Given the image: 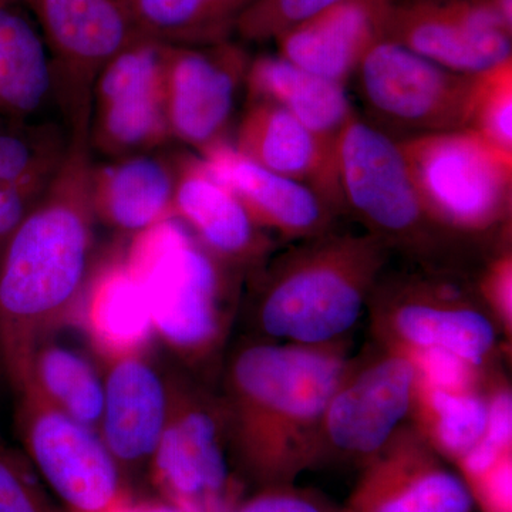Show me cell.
I'll list each match as a JSON object with an SVG mask.
<instances>
[{"mask_svg": "<svg viewBox=\"0 0 512 512\" xmlns=\"http://www.w3.org/2000/svg\"><path fill=\"white\" fill-rule=\"evenodd\" d=\"M92 151L69 138L42 200L0 247V363L13 389L30 357L72 322L94 272Z\"/></svg>", "mask_w": 512, "mask_h": 512, "instance_id": "cell-1", "label": "cell"}, {"mask_svg": "<svg viewBox=\"0 0 512 512\" xmlns=\"http://www.w3.org/2000/svg\"><path fill=\"white\" fill-rule=\"evenodd\" d=\"M348 342L308 346L244 336L225 352L217 393L232 461L259 483L291 484L315 466L323 414L349 362Z\"/></svg>", "mask_w": 512, "mask_h": 512, "instance_id": "cell-2", "label": "cell"}, {"mask_svg": "<svg viewBox=\"0 0 512 512\" xmlns=\"http://www.w3.org/2000/svg\"><path fill=\"white\" fill-rule=\"evenodd\" d=\"M367 232H336L293 242L249 275L239 313L247 336L325 346L348 342L390 261Z\"/></svg>", "mask_w": 512, "mask_h": 512, "instance_id": "cell-3", "label": "cell"}, {"mask_svg": "<svg viewBox=\"0 0 512 512\" xmlns=\"http://www.w3.org/2000/svg\"><path fill=\"white\" fill-rule=\"evenodd\" d=\"M123 259L146 295L156 338L201 382L220 376L247 278L175 218L134 235Z\"/></svg>", "mask_w": 512, "mask_h": 512, "instance_id": "cell-4", "label": "cell"}, {"mask_svg": "<svg viewBox=\"0 0 512 512\" xmlns=\"http://www.w3.org/2000/svg\"><path fill=\"white\" fill-rule=\"evenodd\" d=\"M342 211L412 266L463 272L480 242L437 224L414 190L397 140L360 119H350L336 140Z\"/></svg>", "mask_w": 512, "mask_h": 512, "instance_id": "cell-5", "label": "cell"}, {"mask_svg": "<svg viewBox=\"0 0 512 512\" xmlns=\"http://www.w3.org/2000/svg\"><path fill=\"white\" fill-rule=\"evenodd\" d=\"M366 312L373 342L407 355L441 350L493 370L505 349L497 320L463 272L412 265L384 271Z\"/></svg>", "mask_w": 512, "mask_h": 512, "instance_id": "cell-6", "label": "cell"}, {"mask_svg": "<svg viewBox=\"0 0 512 512\" xmlns=\"http://www.w3.org/2000/svg\"><path fill=\"white\" fill-rule=\"evenodd\" d=\"M424 210L458 237L483 242L510 225L512 153L471 128L397 140Z\"/></svg>", "mask_w": 512, "mask_h": 512, "instance_id": "cell-7", "label": "cell"}, {"mask_svg": "<svg viewBox=\"0 0 512 512\" xmlns=\"http://www.w3.org/2000/svg\"><path fill=\"white\" fill-rule=\"evenodd\" d=\"M170 373V410L150 461L164 500L201 512H232L237 498L227 420L217 390Z\"/></svg>", "mask_w": 512, "mask_h": 512, "instance_id": "cell-8", "label": "cell"}, {"mask_svg": "<svg viewBox=\"0 0 512 512\" xmlns=\"http://www.w3.org/2000/svg\"><path fill=\"white\" fill-rule=\"evenodd\" d=\"M419 382L412 356L373 340L350 356L323 414L315 464L365 467L409 421Z\"/></svg>", "mask_w": 512, "mask_h": 512, "instance_id": "cell-9", "label": "cell"}, {"mask_svg": "<svg viewBox=\"0 0 512 512\" xmlns=\"http://www.w3.org/2000/svg\"><path fill=\"white\" fill-rule=\"evenodd\" d=\"M40 26L53 103L69 138L89 140L94 83L101 69L137 39L123 0H25Z\"/></svg>", "mask_w": 512, "mask_h": 512, "instance_id": "cell-10", "label": "cell"}, {"mask_svg": "<svg viewBox=\"0 0 512 512\" xmlns=\"http://www.w3.org/2000/svg\"><path fill=\"white\" fill-rule=\"evenodd\" d=\"M16 426L26 458L70 512H104L126 498L123 470L99 431L16 390Z\"/></svg>", "mask_w": 512, "mask_h": 512, "instance_id": "cell-11", "label": "cell"}, {"mask_svg": "<svg viewBox=\"0 0 512 512\" xmlns=\"http://www.w3.org/2000/svg\"><path fill=\"white\" fill-rule=\"evenodd\" d=\"M355 74L369 113L406 137L467 128L474 74L450 72L392 40L373 47Z\"/></svg>", "mask_w": 512, "mask_h": 512, "instance_id": "cell-12", "label": "cell"}, {"mask_svg": "<svg viewBox=\"0 0 512 512\" xmlns=\"http://www.w3.org/2000/svg\"><path fill=\"white\" fill-rule=\"evenodd\" d=\"M167 43L138 36L101 69L90 111V151L109 160L154 153L170 143L164 109Z\"/></svg>", "mask_w": 512, "mask_h": 512, "instance_id": "cell-13", "label": "cell"}, {"mask_svg": "<svg viewBox=\"0 0 512 512\" xmlns=\"http://www.w3.org/2000/svg\"><path fill=\"white\" fill-rule=\"evenodd\" d=\"M251 60L231 40L204 46L167 45L164 109L171 138L198 156L225 143Z\"/></svg>", "mask_w": 512, "mask_h": 512, "instance_id": "cell-14", "label": "cell"}, {"mask_svg": "<svg viewBox=\"0 0 512 512\" xmlns=\"http://www.w3.org/2000/svg\"><path fill=\"white\" fill-rule=\"evenodd\" d=\"M511 35L484 0H404L394 5L387 40L473 76L512 57Z\"/></svg>", "mask_w": 512, "mask_h": 512, "instance_id": "cell-15", "label": "cell"}, {"mask_svg": "<svg viewBox=\"0 0 512 512\" xmlns=\"http://www.w3.org/2000/svg\"><path fill=\"white\" fill-rule=\"evenodd\" d=\"M464 478L407 421L365 466L345 512H473Z\"/></svg>", "mask_w": 512, "mask_h": 512, "instance_id": "cell-16", "label": "cell"}, {"mask_svg": "<svg viewBox=\"0 0 512 512\" xmlns=\"http://www.w3.org/2000/svg\"><path fill=\"white\" fill-rule=\"evenodd\" d=\"M174 218L222 265L245 276L274 255L276 242L200 156L178 154Z\"/></svg>", "mask_w": 512, "mask_h": 512, "instance_id": "cell-17", "label": "cell"}, {"mask_svg": "<svg viewBox=\"0 0 512 512\" xmlns=\"http://www.w3.org/2000/svg\"><path fill=\"white\" fill-rule=\"evenodd\" d=\"M97 431L121 470L150 466L170 410V373L146 353L103 362Z\"/></svg>", "mask_w": 512, "mask_h": 512, "instance_id": "cell-18", "label": "cell"}, {"mask_svg": "<svg viewBox=\"0 0 512 512\" xmlns=\"http://www.w3.org/2000/svg\"><path fill=\"white\" fill-rule=\"evenodd\" d=\"M200 157L268 234L298 242L333 228L338 212L322 195L248 160L228 141Z\"/></svg>", "mask_w": 512, "mask_h": 512, "instance_id": "cell-19", "label": "cell"}, {"mask_svg": "<svg viewBox=\"0 0 512 512\" xmlns=\"http://www.w3.org/2000/svg\"><path fill=\"white\" fill-rule=\"evenodd\" d=\"M396 0H338L275 40L279 56L316 76L348 83L389 35Z\"/></svg>", "mask_w": 512, "mask_h": 512, "instance_id": "cell-20", "label": "cell"}, {"mask_svg": "<svg viewBox=\"0 0 512 512\" xmlns=\"http://www.w3.org/2000/svg\"><path fill=\"white\" fill-rule=\"evenodd\" d=\"M248 160L308 185L342 211L336 168V144L323 140L282 107L248 101L232 144Z\"/></svg>", "mask_w": 512, "mask_h": 512, "instance_id": "cell-21", "label": "cell"}, {"mask_svg": "<svg viewBox=\"0 0 512 512\" xmlns=\"http://www.w3.org/2000/svg\"><path fill=\"white\" fill-rule=\"evenodd\" d=\"M177 164L154 153L109 160L92 167L96 221L124 235L141 234L174 218Z\"/></svg>", "mask_w": 512, "mask_h": 512, "instance_id": "cell-22", "label": "cell"}, {"mask_svg": "<svg viewBox=\"0 0 512 512\" xmlns=\"http://www.w3.org/2000/svg\"><path fill=\"white\" fill-rule=\"evenodd\" d=\"M67 148L59 124L0 120V247L42 200Z\"/></svg>", "mask_w": 512, "mask_h": 512, "instance_id": "cell-23", "label": "cell"}, {"mask_svg": "<svg viewBox=\"0 0 512 512\" xmlns=\"http://www.w3.org/2000/svg\"><path fill=\"white\" fill-rule=\"evenodd\" d=\"M74 320L101 362L146 353L156 339L146 295L123 256L93 272Z\"/></svg>", "mask_w": 512, "mask_h": 512, "instance_id": "cell-24", "label": "cell"}, {"mask_svg": "<svg viewBox=\"0 0 512 512\" xmlns=\"http://www.w3.org/2000/svg\"><path fill=\"white\" fill-rule=\"evenodd\" d=\"M245 87L248 101L282 107L332 144L356 114L345 84L316 76L279 55L251 60Z\"/></svg>", "mask_w": 512, "mask_h": 512, "instance_id": "cell-25", "label": "cell"}, {"mask_svg": "<svg viewBox=\"0 0 512 512\" xmlns=\"http://www.w3.org/2000/svg\"><path fill=\"white\" fill-rule=\"evenodd\" d=\"M52 104V66L42 33L13 3L0 5V117L28 123Z\"/></svg>", "mask_w": 512, "mask_h": 512, "instance_id": "cell-26", "label": "cell"}, {"mask_svg": "<svg viewBox=\"0 0 512 512\" xmlns=\"http://www.w3.org/2000/svg\"><path fill=\"white\" fill-rule=\"evenodd\" d=\"M33 390L46 403L97 430L103 410V370L82 350L53 342L40 343L16 390Z\"/></svg>", "mask_w": 512, "mask_h": 512, "instance_id": "cell-27", "label": "cell"}, {"mask_svg": "<svg viewBox=\"0 0 512 512\" xmlns=\"http://www.w3.org/2000/svg\"><path fill=\"white\" fill-rule=\"evenodd\" d=\"M487 420L484 389H441L420 376L409 423L441 457L458 463L483 439Z\"/></svg>", "mask_w": 512, "mask_h": 512, "instance_id": "cell-28", "label": "cell"}, {"mask_svg": "<svg viewBox=\"0 0 512 512\" xmlns=\"http://www.w3.org/2000/svg\"><path fill=\"white\" fill-rule=\"evenodd\" d=\"M123 5L138 35L167 45L225 42L237 23L215 0H123Z\"/></svg>", "mask_w": 512, "mask_h": 512, "instance_id": "cell-29", "label": "cell"}, {"mask_svg": "<svg viewBox=\"0 0 512 512\" xmlns=\"http://www.w3.org/2000/svg\"><path fill=\"white\" fill-rule=\"evenodd\" d=\"M467 128L512 153V57L474 74Z\"/></svg>", "mask_w": 512, "mask_h": 512, "instance_id": "cell-30", "label": "cell"}, {"mask_svg": "<svg viewBox=\"0 0 512 512\" xmlns=\"http://www.w3.org/2000/svg\"><path fill=\"white\" fill-rule=\"evenodd\" d=\"M338 0H252L235 23V33L248 42L276 40L308 22Z\"/></svg>", "mask_w": 512, "mask_h": 512, "instance_id": "cell-31", "label": "cell"}, {"mask_svg": "<svg viewBox=\"0 0 512 512\" xmlns=\"http://www.w3.org/2000/svg\"><path fill=\"white\" fill-rule=\"evenodd\" d=\"M0 512H59L47 500L28 458L0 439Z\"/></svg>", "mask_w": 512, "mask_h": 512, "instance_id": "cell-32", "label": "cell"}, {"mask_svg": "<svg viewBox=\"0 0 512 512\" xmlns=\"http://www.w3.org/2000/svg\"><path fill=\"white\" fill-rule=\"evenodd\" d=\"M478 295L488 311L493 313L505 340L511 342L512 333V251L507 244L485 259L483 269L477 276Z\"/></svg>", "mask_w": 512, "mask_h": 512, "instance_id": "cell-33", "label": "cell"}, {"mask_svg": "<svg viewBox=\"0 0 512 512\" xmlns=\"http://www.w3.org/2000/svg\"><path fill=\"white\" fill-rule=\"evenodd\" d=\"M262 493L237 504L232 512H338L328 504L305 491L295 490L291 484L265 485ZM345 512V511H340Z\"/></svg>", "mask_w": 512, "mask_h": 512, "instance_id": "cell-34", "label": "cell"}, {"mask_svg": "<svg viewBox=\"0 0 512 512\" xmlns=\"http://www.w3.org/2000/svg\"><path fill=\"white\" fill-rule=\"evenodd\" d=\"M512 457L505 454L490 470L468 483L484 512H511Z\"/></svg>", "mask_w": 512, "mask_h": 512, "instance_id": "cell-35", "label": "cell"}, {"mask_svg": "<svg viewBox=\"0 0 512 512\" xmlns=\"http://www.w3.org/2000/svg\"><path fill=\"white\" fill-rule=\"evenodd\" d=\"M138 511L140 512H201L197 510H192V508L183 507V505H178L171 503V501L161 500L154 501V503H146L137 505Z\"/></svg>", "mask_w": 512, "mask_h": 512, "instance_id": "cell-36", "label": "cell"}, {"mask_svg": "<svg viewBox=\"0 0 512 512\" xmlns=\"http://www.w3.org/2000/svg\"><path fill=\"white\" fill-rule=\"evenodd\" d=\"M104 512H140L138 511L137 505H131L128 503L127 498H124L123 501H120V503H117L116 505H113V507L109 508V510Z\"/></svg>", "mask_w": 512, "mask_h": 512, "instance_id": "cell-37", "label": "cell"}, {"mask_svg": "<svg viewBox=\"0 0 512 512\" xmlns=\"http://www.w3.org/2000/svg\"><path fill=\"white\" fill-rule=\"evenodd\" d=\"M16 0H0V5H10V3H15Z\"/></svg>", "mask_w": 512, "mask_h": 512, "instance_id": "cell-38", "label": "cell"}, {"mask_svg": "<svg viewBox=\"0 0 512 512\" xmlns=\"http://www.w3.org/2000/svg\"><path fill=\"white\" fill-rule=\"evenodd\" d=\"M0 120H2V117H0Z\"/></svg>", "mask_w": 512, "mask_h": 512, "instance_id": "cell-39", "label": "cell"}]
</instances>
